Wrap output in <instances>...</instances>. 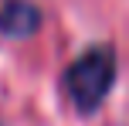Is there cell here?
Here are the masks:
<instances>
[{"instance_id": "1", "label": "cell", "mask_w": 129, "mask_h": 126, "mask_svg": "<svg viewBox=\"0 0 129 126\" xmlns=\"http://www.w3.org/2000/svg\"><path fill=\"white\" fill-rule=\"evenodd\" d=\"M112 82H116V51L109 44H95L78 55L64 72V92L75 102L78 113H95L105 102Z\"/></svg>"}, {"instance_id": "2", "label": "cell", "mask_w": 129, "mask_h": 126, "mask_svg": "<svg viewBox=\"0 0 129 126\" xmlns=\"http://www.w3.org/2000/svg\"><path fill=\"white\" fill-rule=\"evenodd\" d=\"M38 27H41V10L31 0H4V7H0V34L31 38Z\"/></svg>"}]
</instances>
